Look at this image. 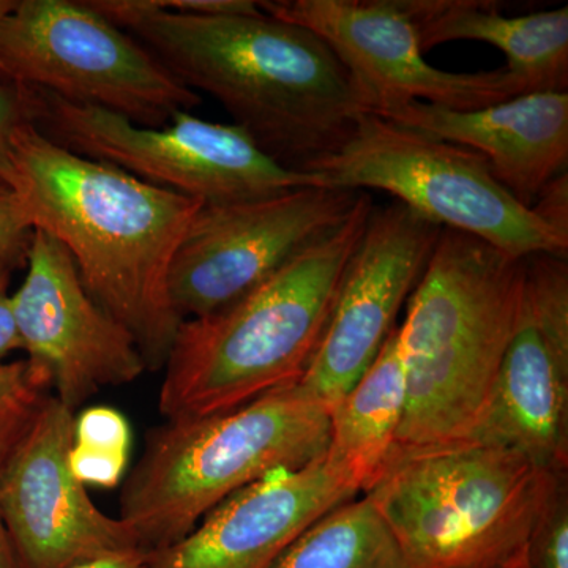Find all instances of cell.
I'll use <instances>...</instances> for the list:
<instances>
[{
    "label": "cell",
    "instance_id": "obj_1",
    "mask_svg": "<svg viewBox=\"0 0 568 568\" xmlns=\"http://www.w3.org/2000/svg\"><path fill=\"white\" fill-rule=\"evenodd\" d=\"M190 91L216 100L254 144L305 173L372 104L315 32L265 14L200 17L163 0H88Z\"/></svg>",
    "mask_w": 568,
    "mask_h": 568
},
{
    "label": "cell",
    "instance_id": "obj_2",
    "mask_svg": "<svg viewBox=\"0 0 568 568\" xmlns=\"http://www.w3.org/2000/svg\"><path fill=\"white\" fill-rule=\"evenodd\" d=\"M10 160V185L33 230L69 252L85 290L133 336L148 369H163L182 324L168 276L203 203L67 151L33 123L14 133Z\"/></svg>",
    "mask_w": 568,
    "mask_h": 568
},
{
    "label": "cell",
    "instance_id": "obj_3",
    "mask_svg": "<svg viewBox=\"0 0 568 568\" xmlns=\"http://www.w3.org/2000/svg\"><path fill=\"white\" fill-rule=\"evenodd\" d=\"M362 192L331 233L212 315L182 321L164 364V420L226 413L305 375L372 213Z\"/></svg>",
    "mask_w": 568,
    "mask_h": 568
},
{
    "label": "cell",
    "instance_id": "obj_4",
    "mask_svg": "<svg viewBox=\"0 0 568 568\" xmlns=\"http://www.w3.org/2000/svg\"><path fill=\"white\" fill-rule=\"evenodd\" d=\"M523 280L525 260L440 231L398 327L407 398L388 457L466 443L514 334Z\"/></svg>",
    "mask_w": 568,
    "mask_h": 568
},
{
    "label": "cell",
    "instance_id": "obj_5",
    "mask_svg": "<svg viewBox=\"0 0 568 568\" xmlns=\"http://www.w3.org/2000/svg\"><path fill=\"white\" fill-rule=\"evenodd\" d=\"M328 409L295 386L237 409L164 420L121 491V519L144 552L182 540L227 497L272 474L325 457Z\"/></svg>",
    "mask_w": 568,
    "mask_h": 568
},
{
    "label": "cell",
    "instance_id": "obj_6",
    "mask_svg": "<svg viewBox=\"0 0 568 568\" xmlns=\"http://www.w3.org/2000/svg\"><path fill=\"white\" fill-rule=\"evenodd\" d=\"M548 470L478 443L388 457L364 493L413 568H500L525 558Z\"/></svg>",
    "mask_w": 568,
    "mask_h": 568
},
{
    "label": "cell",
    "instance_id": "obj_7",
    "mask_svg": "<svg viewBox=\"0 0 568 568\" xmlns=\"http://www.w3.org/2000/svg\"><path fill=\"white\" fill-rule=\"evenodd\" d=\"M305 173L321 175L332 189L392 194L443 230L474 235L517 260L568 253V235L515 200L480 153L373 112Z\"/></svg>",
    "mask_w": 568,
    "mask_h": 568
},
{
    "label": "cell",
    "instance_id": "obj_8",
    "mask_svg": "<svg viewBox=\"0 0 568 568\" xmlns=\"http://www.w3.org/2000/svg\"><path fill=\"white\" fill-rule=\"evenodd\" d=\"M26 89L33 125L54 144L203 204L237 203L304 186H327L321 175L276 163L233 123L209 122L193 112H179L166 125L153 129L100 108Z\"/></svg>",
    "mask_w": 568,
    "mask_h": 568
},
{
    "label": "cell",
    "instance_id": "obj_9",
    "mask_svg": "<svg viewBox=\"0 0 568 568\" xmlns=\"http://www.w3.org/2000/svg\"><path fill=\"white\" fill-rule=\"evenodd\" d=\"M0 78L153 129L201 104L88 0H17L0 20Z\"/></svg>",
    "mask_w": 568,
    "mask_h": 568
},
{
    "label": "cell",
    "instance_id": "obj_10",
    "mask_svg": "<svg viewBox=\"0 0 568 568\" xmlns=\"http://www.w3.org/2000/svg\"><path fill=\"white\" fill-rule=\"evenodd\" d=\"M361 194L304 186L256 200L201 205L168 276L175 315L196 320L244 297L334 231Z\"/></svg>",
    "mask_w": 568,
    "mask_h": 568
},
{
    "label": "cell",
    "instance_id": "obj_11",
    "mask_svg": "<svg viewBox=\"0 0 568 568\" xmlns=\"http://www.w3.org/2000/svg\"><path fill=\"white\" fill-rule=\"evenodd\" d=\"M260 9L315 32L335 52L372 104L425 102L469 111L526 93L507 69L452 73L426 62L398 0H264Z\"/></svg>",
    "mask_w": 568,
    "mask_h": 568
},
{
    "label": "cell",
    "instance_id": "obj_12",
    "mask_svg": "<svg viewBox=\"0 0 568 568\" xmlns=\"http://www.w3.org/2000/svg\"><path fill=\"white\" fill-rule=\"evenodd\" d=\"M26 267L11 295L21 351L59 402L77 413L92 396L148 372L133 336L97 304L55 239L33 231Z\"/></svg>",
    "mask_w": 568,
    "mask_h": 568
},
{
    "label": "cell",
    "instance_id": "obj_13",
    "mask_svg": "<svg viewBox=\"0 0 568 568\" xmlns=\"http://www.w3.org/2000/svg\"><path fill=\"white\" fill-rule=\"evenodd\" d=\"M77 413L48 395L0 470V511L21 568H71L141 549L71 474Z\"/></svg>",
    "mask_w": 568,
    "mask_h": 568
},
{
    "label": "cell",
    "instance_id": "obj_14",
    "mask_svg": "<svg viewBox=\"0 0 568 568\" xmlns=\"http://www.w3.org/2000/svg\"><path fill=\"white\" fill-rule=\"evenodd\" d=\"M440 231L398 201L373 205L301 390L331 409L357 384L396 327Z\"/></svg>",
    "mask_w": 568,
    "mask_h": 568
},
{
    "label": "cell",
    "instance_id": "obj_15",
    "mask_svg": "<svg viewBox=\"0 0 568 568\" xmlns=\"http://www.w3.org/2000/svg\"><path fill=\"white\" fill-rule=\"evenodd\" d=\"M358 493L327 457L272 474L227 497L182 540L145 552L148 568H271L291 541Z\"/></svg>",
    "mask_w": 568,
    "mask_h": 568
},
{
    "label": "cell",
    "instance_id": "obj_16",
    "mask_svg": "<svg viewBox=\"0 0 568 568\" xmlns=\"http://www.w3.org/2000/svg\"><path fill=\"white\" fill-rule=\"evenodd\" d=\"M373 114L480 153L500 185L529 209L549 182L567 173V92L523 93L469 111L406 102Z\"/></svg>",
    "mask_w": 568,
    "mask_h": 568
},
{
    "label": "cell",
    "instance_id": "obj_17",
    "mask_svg": "<svg viewBox=\"0 0 568 568\" xmlns=\"http://www.w3.org/2000/svg\"><path fill=\"white\" fill-rule=\"evenodd\" d=\"M466 443L511 448L545 470L568 469V351L549 342L523 294L491 395Z\"/></svg>",
    "mask_w": 568,
    "mask_h": 568
},
{
    "label": "cell",
    "instance_id": "obj_18",
    "mask_svg": "<svg viewBox=\"0 0 568 568\" xmlns=\"http://www.w3.org/2000/svg\"><path fill=\"white\" fill-rule=\"evenodd\" d=\"M424 52L448 41L491 44L526 93L568 85V7L507 17L489 0H398Z\"/></svg>",
    "mask_w": 568,
    "mask_h": 568
},
{
    "label": "cell",
    "instance_id": "obj_19",
    "mask_svg": "<svg viewBox=\"0 0 568 568\" xmlns=\"http://www.w3.org/2000/svg\"><path fill=\"white\" fill-rule=\"evenodd\" d=\"M407 376L398 325L364 376L328 409V462L361 493L375 484L395 446L406 409Z\"/></svg>",
    "mask_w": 568,
    "mask_h": 568
},
{
    "label": "cell",
    "instance_id": "obj_20",
    "mask_svg": "<svg viewBox=\"0 0 568 568\" xmlns=\"http://www.w3.org/2000/svg\"><path fill=\"white\" fill-rule=\"evenodd\" d=\"M271 568H413L368 497L347 500L287 545Z\"/></svg>",
    "mask_w": 568,
    "mask_h": 568
},
{
    "label": "cell",
    "instance_id": "obj_21",
    "mask_svg": "<svg viewBox=\"0 0 568 568\" xmlns=\"http://www.w3.org/2000/svg\"><path fill=\"white\" fill-rule=\"evenodd\" d=\"M132 426L110 406H92L74 416L69 454L71 474L82 485L115 488L129 467Z\"/></svg>",
    "mask_w": 568,
    "mask_h": 568
},
{
    "label": "cell",
    "instance_id": "obj_22",
    "mask_svg": "<svg viewBox=\"0 0 568 568\" xmlns=\"http://www.w3.org/2000/svg\"><path fill=\"white\" fill-rule=\"evenodd\" d=\"M525 562L528 568H568V469L548 470Z\"/></svg>",
    "mask_w": 568,
    "mask_h": 568
},
{
    "label": "cell",
    "instance_id": "obj_23",
    "mask_svg": "<svg viewBox=\"0 0 568 568\" xmlns=\"http://www.w3.org/2000/svg\"><path fill=\"white\" fill-rule=\"evenodd\" d=\"M50 386L28 361L0 364V470L32 425Z\"/></svg>",
    "mask_w": 568,
    "mask_h": 568
},
{
    "label": "cell",
    "instance_id": "obj_24",
    "mask_svg": "<svg viewBox=\"0 0 568 568\" xmlns=\"http://www.w3.org/2000/svg\"><path fill=\"white\" fill-rule=\"evenodd\" d=\"M33 226L13 186L0 181V261L20 271L28 264Z\"/></svg>",
    "mask_w": 568,
    "mask_h": 568
},
{
    "label": "cell",
    "instance_id": "obj_25",
    "mask_svg": "<svg viewBox=\"0 0 568 568\" xmlns=\"http://www.w3.org/2000/svg\"><path fill=\"white\" fill-rule=\"evenodd\" d=\"M26 123H32L28 89L0 78V181L11 182V140ZM11 186V185H10Z\"/></svg>",
    "mask_w": 568,
    "mask_h": 568
},
{
    "label": "cell",
    "instance_id": "obj_26",
    "mask_svg": "<svg viewBox=\"0 0 568 568\" xmlns=\"http://www.w3.org/2000/svg\"><path fill=\"white\" fill-rule=\"evenodd\" d=\"M166 9L200 17H253L261 14L260 3L253 0H163Z\"/></svg>",
    "mask_w": 568,
    "mask_h": 568
},
{
    "label": "cell",
    "instance_id": "obj_27",
    "mask_svg": "<svg viewBox=\"0 0 568 568\" xmlns=\"http://www.w3.org/2000/svg\"><path fill=\"white\" fill-rule=\"evenodd\" d=\"M538 216L555 230L568 235V175L560 174L538 194L532 205Z\"/></svg>",
    "mask_w": 568,
    "mask_h": 568
},
{
    "label": "cell",
    "instance_id": "obj_28",
    "mask_svg": "<svg viewBox=\"0 0 568 568\" xmlns=\"http://www.w3.org/2000/svg\"><path fill=\"white\" fill-rule=\"evenodd\" d=\"M13 268L0 261V364L14 351L21 349V339L14 323L13 306L9 293Z\"/></svg>",
    "mask_w": 568,
    "mask_h": 568
},
{
    "label": "cell",
    "instance_id": "obj_29",
    "mask_svg": "<svg viewBox=\"0 0 568 568\" xmlns=\"http://www.w3.org/2000/svg\"><path fill=\"white\" fill-rule=\"evenodd\" d=\"M71 568H148V556L142 549H136V551L123 552V555L93 560V562Z\"/></svg>",
    "mask_w": 568,
    "mask_h": 568
},
{
    "label": "cell",
    "instance_id": "obj_30",
    "mask_svg": "<svg viewBox=\"0 0 568 568\" xmlns=\"http://www.w3.org/2000/svg\"><path fill=\"white\" fill-rule=\"evenodd\" d=\"M0 568H21L2 511H0Z\"/></svg>",
    "mask_w": 568,
    "mask_h": 568
},
{
    "label": "cell",
    "instance_id": "obj_31",
    "mask_svg": "<svg viewBox=\"0 0 568 568\" xmlns=\"http://www.w3.org/2000/svg\"><path fill=\"white\" fill-rule=\"evenodd\" d=\"M17 6V0H0V20Z\"/></svg>",
    "mask_w": 568,
    "mask_h": 568
},
{
    "label": "cell",
    "instance_id": "obj_32",
    "mask_svg": "<svg viewBox=\"0 0 568 568\" xmlns=\"http://www.w3.org/2000/svg\"><path fill=\"white\" fill-rule=\"evenodd\" d=\"M500 568H528L526 567L525 558L517 560V562L508 564V566H504Z\"/></svg>",
    "mask_w": 568,
    "mask_h": 568
}]
</instances>
